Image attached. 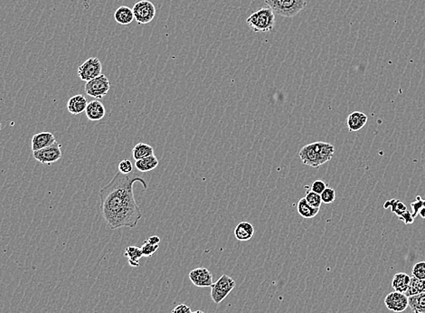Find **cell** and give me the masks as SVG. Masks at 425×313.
<instances>
[{
	"instance_id": "obj_1",
	"label": "cell",
	"mask_w": 425,
	"mask_h": 313,
	"mask_svg": "<svg viewBox=\"0 0 425 313\" xmlns=\"http://www.w3.org/2000/svg\"><path fill=\"white\" fill-rule=\"evenodd\" d=\"M136 182L141 183L144 189H148L144 178L138 174L118 172L112 181L100 190L101 212L111 229L134 228L141 219L142 213L133 193Z\"/></svg>"
},
{
	"instance_id": "obj_2",
	"label": "cell",
	"mask_w": 425,
	"mask_h": 313,
	"mask_svg": "<svg viewBox=\"0 0 425 313\" xmlns=\"http://www.w3.org/2000/svg\"><path fill=\"white\" fill-rule=\"evenodd\" d=\"M335 152V147L323 141L313 142L304 146L299 151V158L303 164L318 168L320 166L331 160Z\"/></svg>"
},
{
	"instance_id": "obj_3",
	"label": "cell",
	"mask_w": 425,
	"mask_h": 313,
	"mask_svg": "<svg viewBox=\"0 0 425 313\" xmlns=\"http://www.w3.org/2000/svg\"><path fill=\"white\" fill-rule=\"evenodd\" d=\"M246 24L255 33H268L275 26V14L269 7H263L249 16Z\"/></svg>"
},
{
	"instance_id": "obj_4",
	"label": "cell",
	"mask_w": 425,
	"mask_h": 313,
	"mask_svg": "<svg viewBox=\"0 0 425 313\" xmlns=\"http://www.w3.org/2000/svg\"><path fill=\"white\" fill-rule=\"evenodd\" d=\"M274 14L283 18H294L307 7L306 0H264Z\"/></svg>"
},
{
	"instance_id": "obj_5",
	"label": "cell",
	"mask_w": 425,
	"mask_h": 313,
	"mask_svg": "<svg viewBox=\"0 0 425 313\" xmlns=\"http://www.w3.org/2000/svg\"><path fill=\"white\" fill-rule=\"evenodd\" d=\"M235 287V280L226 274H223L215 283L211 285V298L215 303L224 300Z\"/></svg>"
},
{
	"instance_id": "obj_6",
	"label": "cell",
	"mask_w": 425,
	"mask_h": 313,
	"mask_svg": "<svg viewBox=\"0 0 425 313\" xmlns=\"http://www.w3.org/2000/svg\"><path fill=\"white\" fill-rule=\"evenodd\" d=\"M111 89V83L105 75H102L86 82L84 85V91L87 95L95 99H103L107 95Z\"/></svg>"
},
{
	"instance_id": "obj_7",
	"label": "cell",
	"mask_w": 425,
	"mask_h": 313,
	"mask_svg": "<svg viewBox=\"0 0 425 313\" xmlns=\"http://www.w3.org/2000/svg\"><path fill=\"white\" fill-rule=\"evenodd\" d=\"M132 12L134 15V20L140 25L149 24L154 19L156 16V8L155 5L149 0H141L137 2Z\"/></svg>"
},
{
	"instance_id": "obj_8",
	"label": "cell",
	"mask_w": 425,
	"mask_h": 313,
	"mask_svg": "<svg viewBox=\"0 0 425 313\" xmlns=\"http://www.w3.org/2000/svg\"><path fill=\"white\" fill-rule=\"evenodd\" d=\"M102 62L97 57H91L78 68V76L84 82H88L102 75Z\"/></svg>"
},
{
	"instance_id": "obj_9",
	"label": "cell",
	"mask_w": 425,
	"mask_h": 313,
	"mask_svg": "<svg viewBox=\"0 0 425 313\" xmlns=\"http://www.w3.org/2000/svg\"><path fill=\"white\" fill-rule=\"evenodd\" d=\"M33 156L38 162L51 165L61 159L62 145L56 141L53 145L47 147L43 150L34 151Z\"/></svg>"
},
{
	"instance_id": "obj_10",
	"label": "cell",
	"mask_w": 425,
	"mask_h": 313,
	"mask_svg": "<svg viewBox=\"0 0 425 313\" xmlns=\"http://www.w3.org/2000/svg\"><path fill=\"white\" fill-rule=\"evenodd\" d=\"M384 304L389 310L396 313L402 312L409 307L408 297L405 293L395 290L386 295L384 298Z\"/></svg>"
},
{
	"instance_id": "obj_11",
	"label": "cell",
	"mask_w": 425,
	"mask_h": 313,
	"mask_svg": "<svg viewBox=\"0 0 425 313\" xmlns=\"http://www.w3.org/2000/svg\"><path fill=\"white\" fill-rule=\"evenodd\" d=\"M189 279L196 287H211L213 284V274L208 269L199 267L189 272Z\"/></svg>"
},
{
	"instance_id": "obj_12",
	"label": "cell",
	"mask_w": 425,
	"mask_h": 313,
	"mask_svg": "<svg viewBox=\"0 0 425 313\" xmlns=\"http://www.w3.org/2000/svg\"><path fill=\"white\" fill-rule=\"evenodd\" d=\"M56 142V137L51 132H47V131L39 132V133L35 134L32 138V143H31L32 144V150H33V152L34 151L43 150L47 147L53 145Z\"/></svg>"
},
{
	"instance_id": "obj_13",
	"label": "cell",
	"mask_w": 425,
	"mask_h": 313,
	"mask_svg": "<svg viewBox=\"0 0 425 313\" xmlns=\"http://www.w3.org/2000/svg\"><path fill=\"white\" fill-rule=\"evenodd\" d=\"M85 114L86 117L89 119L92 122H97L103 120L105 114H106V110L103 105V103L100 101H92L87 104V107L85 110Z\"/></svg>"
},
{
	"instance_id": "obj_14",
	"label": "cell",
	"mask_w": 425,
	"mask_h": 313,
	"mask_svg": "<svg viewBox=\"0 0 425 313\" xmlns=\"http://www.w3.org/2000/svg\"><path fill=\"white\" fill-rule=\"evenodd\" d=\"M87 99L82 94H77L71 97L67 103V109L73 115H79L85 112L87 107Z\"/></svg>"
},
{
	"instance_id": "obj_15",
	"label": "cell",
	"mask_w": 425,
	"mask_h": 313,
	"mask_svg": "<svg viewBox=\"0 0 425 313\" xmlns=\"http://www.w3.org/2000/svg\"><path fill=\"white\" fill-rule=\"evenodd\" d=\"M253 234H254V228H253L252 224L247 221L240 222L234 229L235 238L239 241H242V242H246V241L251 240Z\"/></svg>"
},
{
	"instance_id": "obj_16",
	"label": "cell",
	"mask_w": 425,
	"mask_h": 313,
	"mask_svg": "<svg viewBox=\"0 0 425 313\" xmlns=\"http://www.w3.org/2000/svg\"><path fill=\"white\" fill-rule=\"evenodd\" d=\"M347 126L349 131H358L364 128L367 122V116L361 112H354L347 117Z\"/></svg>"
},
{
	"instance_id": "obj_17",
	"label": "cell",
	"mask_w": 425,
	"mask_h": 313,
	"mask_svg": "<svg viewBox=\"0 0 425 313\" xmlns=\"http://www.w3.org/2000/svg\"><path fill=\"white\" fill-rule=\"evenodd\" d=\"M411 282V277L405 272H398L393 275L392 280V288L393 290L405 293Z\"/></svg>"
},
{
	"instance_id": "obj_18",
	"label": "cell",
	"mask_w": 425,
	"mask_h": 313,
	"mask_svg": "<svg viewBox=\"0 0 425 313\" xmlns=\"http://www.w3.org/2000/svg\"><path fill=\"white\" fill-rule=\"evenodd\" d=\"M114 19L118 24L122 26H127L134 20V15L129 7L122 6L116 10L114 13Z\"/></svg>"
},
{
	"instance_id": "obj_19",
	"label": "cell",
	"mask_w": 425,
	"mask_h": 313,
	"mask_svg": "<svg viewBox=\"0 0 425 313\" xmlns=\"http://www.w3.org/2000/svg\"><path fill=\"white\" fill-rule=\"evenodd\" d=\"M297 210L299 215L303 217V218H313L316 215H318L319 212V208H315L312 207L310 205H308V202L306 201L305 197L299 199L297 205Z\"/></svg>"
},
{
	"instance_id": "obj_20",
	"label": "cell",
	"mask_w": 425,
	"mask_h": 313,
	"mask_svg": "<svg viewBox=\"0 0 425 313\" xmlns=\"http://www.w3.org/2000/svg\"><path fill=\"white\" fill-rule=\"evenodd\" d=\"M409 307L413 313H425V292L408 297Z\"/></svg>"
},
{
	"instance_id": "obj_21",
	"label": "cell",
	"mask_w": 425,
	"mask_h": 313,
	"mask_svg": "<svg viewBox=\"0 0 425 313\" xmlns=\"http://www.w3.org/2000/svg\"><path fill=\"white\" fill-rule=\"evenodd\" d=\"M159 166V160L153 156H150L145 159L137 160L135 167L140 172H149L154 170L155 168Z\"/></svg>"
},
{
	"instance_id": "obj_22",
	"label": "cell",
	"mask_w": 425,
	"mask_h": 313,
	"mask_svg": "<svg viewBox=\"0 0 425 313\" xmlns=\"http://www.w3.org/2000/svg\"><path fill=\"white\" fill-rule=\"evenodd\" d=\"M132 155H133L134 159L137 161V160H140V159L148 158L150 156H153L154 155V149L149 144L140 142L133 148Z\"/></svg>"
},
{
	"instance_id": "obj_23",
	"label": "cell",
	"mask_w": 425,
	"mask_h": 313,
	"mask_svg": "<svg viewBox=\"0 0 425 313\" xmlns=\"http://www.w3.org/2000/svg\"><path fill=\"white\" fill-rule=\"evenodd\" d=\"M124 255L128 258L130 265L132 267L140 266V261L143 257L141 248L138 246H128L125 250Z\"/></svg>"
},
{
	"instance_id": "obj_24",
	"label": "cell",
	"mask_w": 425,
	"mask_h": 313,
	"mask_svg": "<svg viewBox=\"0 0 425 313\" xmlns=\"http://www.w3.org/2000/svg\"><path fill=\"white\" fill-rule=\"evenodd\" d=\"M425 292V280H420L415 277H411V282L408 290L405 292L407 297L412 295L419 294Z\"/></svg>"
},
{
	"instance_id": "obj_25",
	"label": "cell",
	"mask_w": 425,
	"mask_h": 313,
	"mask_svg": "<svg viewBox=\"0 0 425 313\" xmlns=\"http://www.w3.org/2000/svg\"><path fill=\"white\" fill-rule=\"evenodd\" d=\"M305 199H306V201L308 202V205H310L315 208H319L321 204H322V199H321L320 195H318L317 193L311 191V190L307 192Z\"/></svg>"
},
{
	"instance_id": "obj_26",
	"label": "cell",
	"mask_w": 425,
	"mask_h": 313,
	"mask_svg": "<svg viewBox=\"0 0 425 313\" xmlns=\"http://www.w3.org/2000/svg\"><path fill=\"white\" fill-rule=\"evenodd\" d=\"M159 247V244H152L148 240H145L144 243H143V245L140 248H141L142 254H143L144 257H150L154 254L155 252H157Z\"/></svg>"
},
{
	"instance_id": "obj_27",
	"label": "cell",
	"mask_w": 425,
	"mask_h": 313,
	"mask_svg": "<svg viewBox=\"0 0 425 313\" xmlns=\"http://www.w3.org/2000/svg\"><path fill=\"white\" fill-rule=\"evenodd\" d=\"M412 276L420 280H425V262H419L412 268Z\"/></svg>"
},
{
	"instance_id": "obj_28",
	"label": "cell",
	"mask_w": 425,
	"mask_h": 313,
	"mask_svg": "<svg viewBox=\"0 0 425 313\" xmlns=\"http://www.w3.org/2000/svg\"><path fill=\"white\" fill-rule=\"evenodd\" d=\"M321 196V199H322V203H325V204H331L335 200V197H336V193H335V190L334 189H332L330 187H327L324 191H323L322 194L320 195Z\"/></svg>"
},
{
	"instance_id": "obj_29",
	"label": "cell",
	"mask_w": 425,
	"mask_h": 313,
	"mask_svg": "<svg viewBox=\"0 0 425 313\" xmlns=\"http://www.w3.org/2000/svg\"><path fill=\"white\" fill-rule=\"evenodd\" d=\"M119 172L122 174H131L133 170V165L131 163V160L129 159H123L120 163H119Z\"/></svg>"
},
{
	"instance_id": "obj_30",
	"label": "cell",
	"mask_w": 425,
	"mask_h": 313,
	"mask_svg": "<svg viewBox=\"0 0 425 313\" xmlns=\"http://www.w3.org/2000/svg\"><path fill=\"white\" fill-rule=\"evenodd\" d=\"M327 188V184L322 181V180H316V181H314L312 183V185H311V187H310V190L311 191L315 192V193H317L318 195H321L322 194L323 191L325 190Z\"/></svg>"
},
{
	"instance_id": "obj_31",
	"label": "cell",
	"mask_w": 425,
	"mask_h": 313,
	"mask_svg": "<svg viewBox=\"0 0 425 313\" xmlns=\"http://www.w3.org/2000/svg\"><path fill=\"white\" fill-rule=\"evenodd\" d=\"M171 313H192L191 308H189L186 304H179L177 307H175Z\"/></svg>"
},
{
	"instance_id": "obj_32",
	"label": "cell",
	"mask_w": 425,
	"mask_h": 313,
	"mask_svg": "<svg viewBox=\"0 0 425 313\" xmlns=\"http://www.w3.org/2000/svg\"><path fill=\"white\" fill-rule=\"evenodd\" d=\"M150 243H152V244H159L160 243V238H159L158 235H152V236H150V238L147 239Z\"/></svg>"
},
{
	"instance_id": "obj_33",
	"label": "cell",
	"mask_w": 425,
	"mask_h": 313,
	"mask_svg": "<svg viewBox=\"0 0 425 313\" xmlns=\"http://www.w3.org/2000/svg\"><path fill=\"white\" fill-rule=\"evenodd\" d=\"M192 313H206V312H204V311H203V310H196V311H194V312H192Z\"/></svg>"
},
{
	"instance_id": "obj_34",
	"label": "cell",
	"mask_w": 425,
	"mask_h": 313,
	"mask_svg": "<svg viewBox=\"0 0 425 313\" xmlns=\"http://www.w3.org/2000/svg\"><path fill=\"white\" fill-rule=\"evenodd\" d=\"M1 129H2V123H1V121H0V131H1Z\"/></svg>"
}]
</instances>
